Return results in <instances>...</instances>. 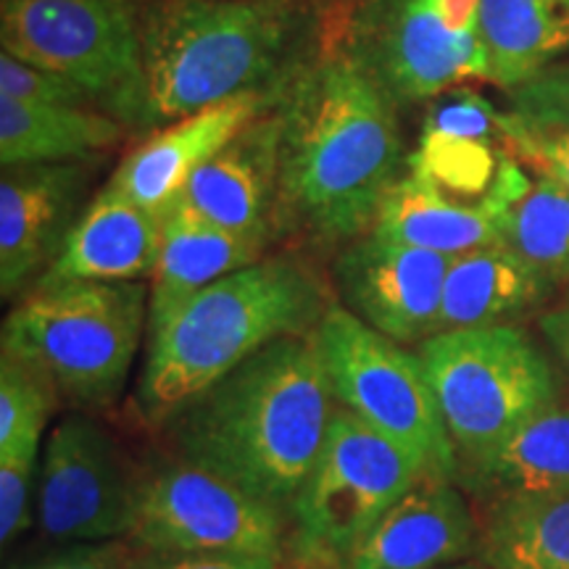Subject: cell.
Wrapping results in <instances>:
<instances>
[{
    "label": "cell",
    "instance_id": "obj_11",
    "mask_svg": "<svg viewBox=\"0 0 569 569\" xmlns=\"http://www.w3.org/2000/svg\"><path fill=\"white\" fill-rule=\"evenodd\" d=\"M288 517L180 457L140 478L130 540L151 553H256L282 559Z\"/></svg>",
    "mask_w": 569,
    "mask_h": 569
},
{
    "label": "cell",
    "instance_id": "obj_22",
    "mask_svg": "<svg viewBox=\"0 0 569 569\" xmlns=\"http://www.w3.org/2000/svg\"><path fill=\"white\" fill-rule=\"evenodd\" d=\"M457 486L478 498L482 509L569 488V407L557 401L538 411L496 451L459 469Z\"/></svg>",
    "mask_w": 569,
    "mask_h": 569
},
{
    "label": "cell",
    "instance_id": "obj_29",
    "mask_svg": "<svg viewBox=\"0 0 569 569\" xmlns=\"http://www.w3.org/2000/svg\"><path fill=\"white\" fill-rule=\"evenodd\" d=\"M509 122L530 132H569V59L503 90Z\"/></svg>",
    "mask_w": 569,
    "mask_h": 569
},
{
    "label": "cell",
    "instance_id": "obj_13",
    "mask_svg": "<svg viewBox=\"0 0 569 569\" xmlns=\"http://www.w3.org/2000/svg\"><path fill=\"white\" fill-rule=\"evenodd\" d=\"M453 256L369 232L340 248L332 280L351 315L401 346L438 336L446 272Z\"/></svg>",
    "mask_w": 569,
    "mask_h": 569
},
{
    "label": "cell",
    "instance_id": "obj_19",
    "mask_svg": "<svg viewBox=\"0 0 569 569\" xmlns=\"http://www.w3.org/2000/svg\"><path fill=\"white\" fill-rule=\"evenodd\" d=\"M161 219L106 184L84 206L59 256L34 288L67 282H146L159 267Z\"/></svg>",
    "mask_w": 569,
    "mask_h": 569
},
{
    "label": "cell",
    "instance_id": "obj_28",
    "mask_svg": "<svg viewBox=\"0 0 569 569\" xmlns=\"http://www.w3.org/2000/svg\"><path fill=\"white\" fill-rule=\"evenodd\" d=\"M59 401L38 369L0 351V453L40 448Z\"/></svg>",
    "mask_w": 569,
    "mask_h": 569
},
{
    "label": "cell",
    "instance_id": "obj_20",
    "mask_svg": "<svg viewBox=\"0 0 569 569\" xmlns=\"http://www.w3.org/2000/svg\"><path fill=\"white\" fill-rule=\"evenodd\" d=\"M259 259H264V248L213 224L193 206L177 201L161 217V253L151 277L148 327L167 319L198 290Z\"/></svg>",
    "mask_w": 569,
    "mask_h": 569
},
{
    "label": "cell",
    "instance_id": "obj_30",
    "mask_svg": "<svg viewBox=\"0 0 569 569\" xmlns=\"http://www.w3.org/2000/svg\"><path fill=\"white\" fill-rule=\"evenodd\" d=\"M40 448L0 453V540L11 543L32 528L34 496H38Z\"/></svg>",
    "mask_w": 569,
    "mask_h": 569
},
{
    "label": "cell",
    "instance_id": "obj_33",
    "mask_svg": "<svg viewBox=\"0 0 569 569\" xmlns=\"http://www.w3.org/2000/svg\"><path fill=\"white\" fill-rule=\"evenodd\" d=\"M507 132L519 161L569 188V132H530L509 122V117Z\"/></svg>",
    "mask_w": 569,
    "mask_h": 569
},
{
    "label": "cell",
    "instance_id": "obj_26",
    "mask_svg": "<svg viewBox=\"0 0 569 569\" xmlns=\"http://www.w3.org/2000/svg\"><path fill=\"white\" fill-rule=\"evenodd\" d=\"M478 553L493 569H569V488L482 509Z\"/></svg>",
    "mask_w": 569,
    "mask_h": 569
},
{
    "label": "cell",
    "instance_id": "obj_34",
    "mask_svg": "<svg viewBox=\"0 0 569 569\" xmlns=\"http://www.w3.org/2000/svg\"><path fill=\"white\" fill-rule=\"evenodd\" d=\"M146 569H282V559L256 553H151Z\"/></svg>",
    "mask_w": 569,
    "mask_h": 569
},
{
    "label": "cell",
    "instance_id": "obj_7",
    "mask_svg": "<svg viewBox=\"0 0 569 569\" xmlns=\"http://www.w3.org/2000/svg\"><path fill=\"white\" fill-rule=\"evenodd\" d=\"M482 0H346L327 42L393 101H432L467 82H488Z\"/></svg>",
    "mask_w": 569,
    "mask_h": 569
},
{
    "label": "cell",
    "instance_id": "obj_15",
    "mask_svg": "<svg viewBox=\"0 0 569 569\" xmlns=\"http://www.w3.org/2000/svg\"><path fill=\"white\" fill-rule=\"evenodd\" d=\"M280 132L274 106L190 177L180 201L267 251L280 232Z\"/></svg>",
    "mask_w": 569,
    "mask_h": 569
},
{
    "label": "cell",
    "instance_id": "obj_5",
    "mask_svg": "<svg viewBox=\"0 0 569 569\" xmlns=\"http://www.w3.org/2000/svg\"><path fill=\"white\" fill-rule=\"evenodd\" d=\"M146 282L32 288L3 322L0 351L38 369L74 411L113 407L148 336Z\"/></svg>",
    "mask_w": 569,
    "mask_h": 569
},
{
    "label": "cell",
    "instance_id": "obj_14",
    "mask_svg": "<svg viewBox=\"0 0 569 569\" xmlns=\"http://www.w3.org/2000/svg\"><path fill=\"white\" fill-rule=\"evenodd\" d=\"M90 172L82 161L13 163L0 177V293L32 290L82 213Z\"/></svg>",
    "mask_w": 569,
    "mask_h": 569
},
{
    "label": "cell",
    "instance_id": "obj_24",
    "mask_svg": "<svg viewBox=\"0 0 569 569\" xmlns=\"http://www.w3.org/2000/svg\"><path fill=\"white\" fill-rule=\"evenodd\" d=\"M130 132L92 106L19 103L0 96V163L88 161Z\"/></svg>",
    "mask_w": 569,
    "mask_h": 569
},
{
    "label": "cell",
    "instance_id": "obj_21",
    "mask_svg": "<svg viewBox=\"0 0 569 569\" xmlns=\"http://www.w3.org/2000/svg\"><path fill=\"white\" fill-rule=\"evenodd\" d=\"M557 293V284L509 246L498 243L453 256L446 272L438 332L517 325Z\"/></svg>",
    "mask_w": 569,
    "mask_h": 569
},
{
    "label": "cell",
    "instance_id": "obj_6",
    "mask_svg": "<svg viewBox=\"0 0 569 569\" xmlns=\"http://www.w3.org/2000/svg\"><path fill=\"white\" fill-rule=\"evenodd\" d=\"M465 469L559 401L551 361L519 325L448 330L417 346Z\"/></svg>",
    "mask_w": 569,
    "mask_h": 569
},
{
    "label": "cell",
    "instance_id": "obj_9",
    "mask_svg": "<svg viewBox=\"0 0 569 569\" xmlns=\"http://www.w3.org/2000/svg\"><path fill=\"white\" fill-rule=\"evenodd\" d=\"M336 403L393 440L427 478H459L457 448L417 351L377 332L343 303H332L311 332Z\"/></svg>",
    "mask_w": 569,
    "mask_h": 569
},
{
    "label": "cell",
    "instance_id": "obj_31",
    "mask_svg": "<svg viewBox=\"0 0 569 569\" xmlns=\"http://www.w3.org/2000/svg\"><path fill=\"white\" fill-rule=\"evenodd\" d=\"M0 96L19 103L92 106L90 98L74 82L63 80L48 69L13 59L9 53H0Z\"/></svg>",
    "mask_w": 569,
    "mask_h": 569
},
{
    "label": "cell",
    "instance_id": "obj_17",
    "mask_svg": "<svg viewBox=\"0 0 569 569\" xmlns=\"http://www.w3.org/2000/svg\"><path fill=\"white\" fill-rule=\"evenodd\" d=\"M277 103L267 96H240L163 124L119 161L111 184L161 219L180 201L190 177Z\"/></svg>",
    "mask_w": 569,
    "mask_h": 569
},
{
    "label": "cell",
    "instance_id": "obj_8",
    "mask_svg": "<svg viewBox=\"0 0 569 569\" xmlns=\"http://www.w3.org/2000/svg\"><path fill=\"white\" fill-rule=\"evenodd\" d=\"M0 48L74 82L130 132L148 130L140 0H0Z\"/></svg>",
    "mask_w": 569,
    "mask_h": 569
},
{
    "label": "cell",
    "instance_id": "obj_12",
    "mask_svg": "<svg viewBox=\"0 0 569 569\" xmlns=\"http://www.w3.org/2000/svg\"><path fill=\"white\" fill-rule=\"evenodd\" d=\"M138 467L88 411H69L46 440L34 519L56 543L130 538L138 519Z\"/></svg>",
    "mask_w": 569,
    "mask_h": 569
},
{
    "label": "cell",
    "instance_id": "obj_35",
    "mask_svg": "<svg viewBox=\"0 0 569 569\" xmlns=\"http://www.w3.org/2000/svg\"><path fill=\"white\" fill-rule=\"evenodd\" d=\"M540 332H543L549 346L557 351L559 361L569 375V290L557 306L540 315Z\"/></svg>",
    "mask_w": 569,
    "mask_h": 569
},
{
    "label": "cell",
    "instance_id": "obj_23",
    "mask_svg": "<svg viewBox=\"0 0 569 569\" xmlns=\"http://www.w3.org/2000/svg\"><path fill=\"white\" fill-rule=\"evenodd\" d=\"M372 232L443 256L501 243L496 213L488 206L459 201L409 169L388 190Z\"/></svg>",
    "mask_w": 569,
    "mask_h": 569
},
{
    "label": "cell",
    "instance_id": "obj_27",
    "mask_svg": "<svg viewBox=\"0 0 569 569\" xmlns=\"http://www.w3.org/2000/svg\"><path fill=\"white\" fill-rule=\"evenodd\" d=\"M501 243L561 288L569 284V188L525 172L493 206Z\"/></svg>",
    "mask_w": 569,
    "mask_h": 569
},
{
    "label": "cell",
    "instance_id": "obj_3",
    "mask_svg": "<svg viewBox=\"0 0 569 569\" xmlns=\"http://www.w3.org/2000/svg\"><path fill=\"white\" fill-rule=\"evenodd\" d=\"M306 0H140L148 130L240 96L282 101L322 53Z\"/></svg>",
    "mask_w": 569,
    "mask_h": 569
},
{
    "label": "cell",
    "instance_id": "obj_16",
    "mask_svg": "<svg viewBox=\"0 0 569 569\" xmlns=\"http://www.w3.org/2000/svg\"><path fill=\"white\" fill-rule=\"evenodd\" d=\"M515 161L503 111H496L478 92L457 88L446 103L427 113L407 169L459 201L488 206Z\"/></svg>",
    "mask_w": 569,
    "mask_h": 569
},
{
    "label": "cell",
    "instance_id": "obj_10",
    "mask_svg": "<svg viewBox=\"0 0 569 569\" xmlns=\"http://www.w3.org/2000/svg\"><path fill=\"white\" fill-rule=\"evenodd\" d=\"M422 478L427 472L415 457L336 403L290 515L296 557L311 569H346L361 540Z\"/></svg>",
    "mask_w": 569,
    "mask_h": 569
},
{
    "label": "cell",
    "instance_id": "obj_4",
    "mask_svg": "<svg viewBox=\"0 0 569 569\" xmlns=\"http://www.w3.org/2000/svg\"><path fill=\"white\" fill-rule=\"evenodd\" d=\"M336 303L298 256H264L211 282L148 327L134 407L153 430L190 398L280 338L311 336Z\"/></svg>",
    "mask_w": 569,
    "mask_h": 569
},
{
    "label": "cell",
    "instance_id": "obj_36",
    "mask_svg": "<svg viewBox=\"0 0 569 569\" xmlns=\"http://www.w3.org/2000/svg\"><path fill=\"white\" fill-rule=\"evenodd\" d=\"M440 569H486V567H478V565H465V561H461V565H451V567H440Z\"/></svg>",
    "mask_w": 569,
    "mask_h": 569
},
{
    "label": "cell",
    "instance_id": "obj_18",
    "mask_svg": "<svg viewBox=\"0 0 569 569\" xmlns=\"http://www.w3.org/2000/svg\"><path fill=\"white\" fill-rule=\"evenodd\" d=\"M480 522L453 480L422 478L351 553L346 569H440L478 553Z\"/></svg>",
    "mask_w": 569,
    "mask_h": 569
},
{
    "label": "cell",
    "instance_id": "obj_2",
    "mask_svg": "<svg viewBox=\"0 0 569 569\" xmlns=\"http://www.w3.org/2000/svg\"><path fill=\"white\" fill-rule=\"evenodd\" d=\"M336 398L311 336L280 338L163 425L174 457L288 517L315 469Z\"/></svg>",
    "mask_w": 569,
    "mask_h": 569
},
{
    "label": "cell",
    "instance_id": "obj_25",
    "mask_svg": "<svg viewBox=\"0 0 569 569\" xmlns=\"http://www.w3.org/2000/svg\"><path fill=\"white\" fill-rule=\"evenodd\" d=\"M488 82L509 90L569 59V0H482Z\"/></svg>",
    "mask_w": 569,
    "mask_h": 569
},
{
    "label": "cell",
    "instance_id": "obj_32",
    "mask_svg": "<svg viewBox=\"0 0 569 569\" xmlns=\"http://www.w3.org/2000/svg\"><path fill=\"white\" fill-rule=\"evenodd\" d=\"M148 551L130 538L71 543L67 549L46 553L17 569H146Z\"/></svg>",
    "mask_w": 569,
    "mask_h": 569
},
{
    "label": "cell",
    "instance_id": "obj_1",
    "mask_svg": "<svg viewBox=\"0 0 569 569\" xmlns=\"http://www.w3.org/2000/svg\"><path fill=\"white\" fill-rule=\"evenodd\" d=\"M280 232L346 248L372 232L407 172L396 106L336 46L296 77L280 103Z\"/></svg>",
    "mask_w": 569,
    "mask_h": 569
}]
</instances>
